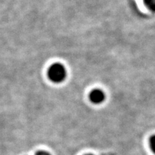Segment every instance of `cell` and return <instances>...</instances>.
<instances>
[{"mask_svg": "<svg viewBox=\"0 0 155 155\" xmlns=\"http://www.w3.org/2000/svg\"><path fill=\"white\" fill-rule=\"evenodd\" d=\"M86 155H93V154H86Z\"/></svg>", "mask_w": 155, "mask_h": 155, "instance_id": "cell-6", "label": "cell"}, {"mask_svg": "<svg viewBox=\"0 0 155 155\" xmlns=\"http://www.w3.org/2000/svg\"><path fill=\"white\" fill-rule=\"evenodd\" d=\"M35 155H51V154L47 152H45V151H40V152H37Z\"/></svg>", "mask_w": 155, "mask_h": 155, "instance_id": "cell-5", "label": "cell"}, {"mask_svg": "<svg viewBox=\"0 0 155 155\" xmlns=\"http://www.w3.org/2000/svg\"><path fill=\"white\" fill-rule=\"evenodd\" d=\"M89 99L93 104H101L106 99L105 93L101 89H94L89 94Z\"/></svg>", "mask_w": 155, "mask_h": 155, "instance_id": "cell-2", "label": "cell"}, {"mask_svg": "<svg viewBox=\"0 0 155 155\" xmlns=\"http://www.w3.org/2000/svg\"><path fill=\"white\" fill-rule=\"evenodd\" d=\"M150 146L151 150L155 154V135H153L152 137H151L150 139Z\"/></svg>", "mask_w": 155, "mask_h": 155, "instance_id": "cell-4", "label": "cell"}, {"mask_svg": "<svg viewBox=\"0 0 155 155\" xmlns=\"http://www.w3.org/2000/svg\"><path fill=\"white\" fill-rule=\"evenodd\" d=\"M48 78L52 82L61 83L65 80L67 76V71L63 64L55 63L49 68L48 71Z\"/></svg>", "mask_w": 155, "mask_h": 155, "instance_id": "cell-1", "label": "cell"}, {"mask_svg": "<svg viewBox=\"0 0 155 155\" xmlns=\"http://www.w3.org/2000/svg\"><path fill=\"white\" fill-rule=\"evenodd\" d=\"M143 2L149 10L155 12V0H143Z\"/></svg>", "mask_w": 155, "mask_h": 155, "instance_id": "cell-3", "label": "cell"}]
</instances>
